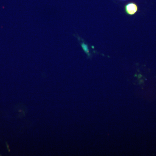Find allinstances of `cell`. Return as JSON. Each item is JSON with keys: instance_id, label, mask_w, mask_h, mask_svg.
Segmentation results:
<instances>
[{"instance_id": "cell-2", "label": "cell", "mask_w": 156, "mask_h": 156, "mask_svg": "<svg viewBox=\"0 0 156 156\" xmlns=\"http://www.w3.org/2000/svg\"><path fill=\"white\" fill-rule=\"evenodd\" d=\"M81 47L83 48V50L84 51H85V53H87L88 56H89V50L87 45L83 42V43L81 44Z\"/></svg>"}, {"instance_id": "cell-3", "label": "cell", "mask_w": 156, "mask_h": 156, "mask_svg": "<svg viewBox=\"0 0 156 156\" xmlns=\"http://www.w3.org/2000/svg\"><path fill=\"white\" fill-rule=\"evenodd\" d=\"M122 1H125V0H122Z\"/></svg>"}, {"instance_id": "cell-1", "label": "cell", "mask_w": 156, "mask_h": 156, "mask_svg": "<svg viewBox=\"0 0 156 156\" xmlns=\"http://www.w3.org/2000/svg\"><path fill=\"white\" fill-rule=\"evenodd\" d=\"M125 11L128 15H133L137 12L138 7L135 3H128L125 6Z\"/></svg>"}]
</instances>
